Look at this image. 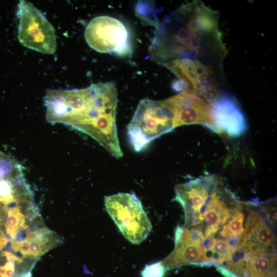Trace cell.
I'll return each instance as SVG.
<instances>
[{
	"label": "cell",
	"instance_id": "cell-1",
	"mask_svg": "<svg viewBox=\"0 0 277 277\" xmlns=\"http://www.w3.org/2000/svg\"><path fill=\"white\" fill-rule=\"evenodd\" d=\"M219 13L201 1L181 6L155 25L150 48L152 57L164 64L180 59L221 67L227 50L218 27Z\"/></svg>",
	"mask_w": 277,
	"mask_h": 277
},
{
	"label": "cell",
	"instance_id": "cell-2",
	"mask_svg": "<svg viewBox=\"0 0 277 277\" xmlns=\"http://www.w3.org/2000/svg\"><path fill=\"white\" fill-rule=\"evenodd\" d=\"M117 101L113 82L80 89H49L44 98L48 122L63 124L89 135L119 159L123 153L116 124Z\"/></svg>",
	"mask_w": 277,
	"mask_h": 277
},
{
	"label": "cell",
	"instance_id": "cell-3",
	"mask_svg": "<svg viewBox=\"0 0 277 277\" xmlns=\"http://www.w3.org/2000/svg\"><path fill=\"white\" fill-rule=\"evenodd\" d=\"M172 118L160 101L144 98L138 103L127 127V134L136 152L145 149L153 140L174 129Z\"/></svg>",
	"mask_w": 277,
	"mask_h": 277
},
{
	"label": "cell",
	"instance_id": "cell-4",
	"mask_svg": "<svg viewBox=\"0 0 277 277\" xmlns=\"http://www.w3.org/2000/svg\"><path fill=\"white\" fill-rule=\"evenodd\" d=\"M107 211L124 237L138 244L149 234L152 225L142 204L133 193H119L106 196Z\"/></svg>",
	"mask_w": 277,
	"mask_h": 277
},
{
	"label": "cell",
	"instance_id": "cell-5",
	"mask_svg": "<svg viewBox=\"0 0 277 277\" xmlns=\"http://www.w3.org/2000/svg\"><path fill=\"white\" fill-rule=\"evenodd\" d=\"M16 15L19 42L37 52L54 54L57 47L55 30L45 15L32 3L24 0L19 1Z\"/></svg>",
	"mask_w": 277,
	"mask_h": 277
},
{
	"label": "cell",
	"instance_id": "cell-6",
	"mask_svg": "<svg viewBox=\"0 0 277 277\" xmlns=\"http://www.w3.org/2000/svg\"><path fill=\"white\" fill-rule=\"evenodd\" d=\"M160 102L170 114L174 128L199 124L220 133L213 122L211 102L195 92L186 89Z\"/></svg>",
	"mask_w": 277,
	"mask_h": 277
},
{
	"label": "cell",
	"instance_id": "cell-7",
	"mask_svg": "<svg viewBox=\"0 0 277 277\" xmlns=\"http://www.w3.org/2000/svg\"><path fill=\"white\" fill-rule=\"evenodd\" d=\"M85 37L88 45L100 53L125 55L131 52L125 26L111 16H99L93 18L85 29Z\"/></svg>",
	"mask_w": 277,
	"mask_h": 277
},
{
	"label": "cell",
	"instance_id": "cell-8",
	"mask_svg": "<svg viewBox=\"0 0 277 277\" xmlns=\"http://www.w3.org/2000/svg\"><path fill=\"white\" fill-rule=\"evenodd\" d=\"M179 78L185 87L211 102L220 93L213 68L199 61L175 60L164 65Z\"/></svg>",
	"mask_w": 277,
	"mask_h": 277
},
{
	"label": "cell",
	"instance_id": "cell-9",
	"mask_svg": "<svg viewBox=\"0 0 277 277\" xmlns=\"http://www.w3.org/2000/svg\"><path fill=\"white\" fill-rule=\"evenodd\" d=\"M217 183L214 176L209 175L176 186L174 200L184 208L186 224H197L203 220L202 209H204Z\"/></svg>",
	"mask_w": 277,
	"mask_h": 277
},
{
	"label": "cell",
	"instance_id": "cell-10",
	"mask_svg": "<svg viewBox=\"0 0 277 277\" xmlns=\"http://www.w3.org/2000/svg\"><path fill=\"white\" fill-rule=\"evenodd\" d=\"M214 123L219 133L238 137L247 129V123L238 102L233 97L220 94L211 102Z\"/></svg>",
	"mask_w": 277,
	"mask_h": 277
},
{
	"label": "cell",
	"instance_id": "cell-11",
	"mask_svg": "<svg viewBox=\"0 0 277 277\" xmlns=\"http://www.w3.org/2000/svg\"><path fill=\"white\" fill-rule=\"evenodd\" d=\"M174 241V250L161 261L166 270L185 264L206 262L201 242L195 240L187 228L177 226Z\"/></svg>",
	"mask_w": 277,
	"mask_h": 277
},
{
	"label": "cell",
	"instance_id": "cell-12",
	"mask_svg": "<svg viewBox=\"0 0 277 277\" xmlns=\"http://www.w3.org/2000/svg\"><path fill=\"white\" fill-rule=\"evenodd\" d=\"M243 277H276L275 256L257 255L249 258Z\"/></svg>",
	"mask_w": 277,
	"mask_h": 277
},
{
	"label": "cell",
	"instance_id": "cell-13",
	"mask_svg": "<svg viewBox=\"0 0 277 277\" xmlns=\"http://www.w3.org/2000/svg\"><path fill=\"white\" fill-rule=\"evenodd\" d=\"M234 213L228 224L223 227L220 232L224 238H233L241 236L244 232L243 222L244 214L239 210H235Z\"/></svg>",
	"mask_w": 277,
	"mask_h": 277
},
{
	"label": "cell",
	"instance_id": "cell-14",
	"mask_svg": "<svg viewBox=\"0 0 277 277\" xmlns=\"http://www.w3.org/2000/svg\"><path fill=\"white\" fill-rule=\"evenodd\" d=\"M166 269L161 261L146 265L141 272L142 277H164Z\"/></svg>",
	"mask_w": 277,
	"mask_h": 277
},
{
	"label": "cell",
	"instance_id": "cell-15",
	"mask_svg": "<svg viewBox=\"0 0 277 277\" xmlns=\"http://www.w3.org/2000/svg\"><path fill=\"white\" fill-rule=\"evenodd\" d=\"M29 241H30V254L37 258L44 253L41 244L36 240L31 239Z\"/></svg>",
	"mask_w": 277,
	"mask_h": 277
},
{
	"label": "cell",
	"instance_id": "cell-16",
	"mask_svg": "<svg viewBox=\"0 0 277 277\" xmlns=\"http://www.w3.org/2000/svg\"><path fill=\"white\" fill-rule=\"evenodd\" d=\"M30 243L29 240H26L19 245V251L25 255H28L30 254Z\"/></svg>",
	"mask_w": 277,
	"mask_h": 277
},
{
	"label": "cell",
	"instance_id": "cell-17",
	"mask_svg": "<svg viewBox=\"0 0 277 277\" xmlns=\"http://www.w3.org/2000/svg\"><path fill=\"white\" fill-rule=\"evenodd\" d=\"M216 268L217 270L225 277H237L236 275L224 267L216 266Z\"/></svg>",
	"mask_w": 277,
	"mask_h": 277
}]
</instances>
